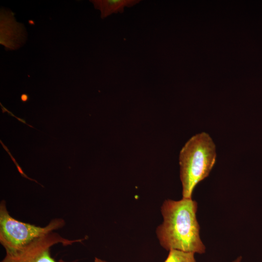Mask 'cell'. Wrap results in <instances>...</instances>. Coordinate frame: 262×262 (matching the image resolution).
<instances>
[{
	"label": "cell",
	"mask_w": 262,
	"mask_h": 262,
	"mask_svg": "<svg viewBox=\"0 0 262 262\" xmlns=\"http://www.w3.org/2000/svg\"><path fill=\"white\" fill-rule=\"evenodd\" d=\"M197 203L192 198L167 199L161 207L164 221L156 229L161 246L166 250L203 254L206 247L199 235Z\"/></svg>",
	"instance_id": "cell-1"
},
{
	"label": "cell",
	"mask_w": 262,
	"mask_h": 262,
	"mask_svg": "<svg viewBox=\"0 0 262 262\" xmlns=\"http://www.w3.org/2000/svg\"><path fill=\"white\" fill-rule=\"evenodd\" d=\"M216 157L215 145L205 132L195 135L185 143L179 156L182 198H192L195 187L209 176Z\"/></svg>",
	"instance_id": "cell-2"
},
{
	"label": "cell",
	"mask_w": 262,
	"mask_h": 262,
	"mask_svg": "<svg viewBox=\"0 0 262 262\" xmlns=\"http://www.w3.org/2000/svg\"><path fill=\"white\" fill-rule=\"evenodd\" d=\"M65 225V222L62 218H55L44 227L20 222L10 215L4 200L0 202V242L6 253H15Z\"/></svg>",
	"instance_id": "cell-3"
},
{
	"label": "cell",
	"mask_w": 262,
	"mask_h": 262,
	"mask_svg": "<svg viewBox=\"0 0 262 262\" xmlns=\"http://www.w3.org/2000/svg\"><path fill=\"white\" fill-rule=\"evenodd\" d=\"M84 239L69 240L57 233L51 232L37 239L14 253H6L0 262H57L50 254L51 247L57 244L72 245Z\"/></svg>",
	"instance_id": "cell-4"
},
{
	"label": "cell",
	"mask_w": 262,
	"mask_h": 262,
	"mask_svg": "<svg viewBox=\"0 0 262 262\" xmlns=\"http://www.w3.org/2000/svg\"><path fill=\"white\" fill-rule=\"evenodd\" d=\"M15 14L9 9L0 12V44L6 50L19 49L26 42L27 33L23 24L16 21Z\"/></svg>",
	"instance_id": "cell-5"
},
{
	"label": "cell",
	"mask_w": 262,
	"mask_h": 262,
	"mask_svg": "<svg viewBox=\"0 0 262 262\" xmlns=\"http://www.w3.org/2000/svg\"><path fill=\"white\" fill-rule=\"evenodd\" d=\"M140 0H91L94 8L100 12V17L104 19L113 14L122 13L125 7H132Z\"/></svg>",
	"instance_id": "cell-6"
},
{
	"label": "cell",
	"mask_w": 262,
	"mask_h": 262,
	"mask_svg": "<svg viewBox=\"0 0 262 262\" xmlns=\"http://www.w3.org/2000/svg\"><path fill=\"white\" fill-rule=\"evenodd\" d=\"M164 262H196L195 253L171 249Z\"/></svg>",
	"instance_id": "cell-7"
},
{
	"label": "cell",
	"mask_w": 262,
	"mask_h": 262,
	"mask_svg": "<svg viewBox=\"0 0 262 262\" xmlns=\"http://www.w3.org/2000/svg\"><path fill=\"white\" fill-rule=\"evenodd\" d=\"M0 144H1L2 147H3V148L6 150V151L7 152V153H8L9 155L10 156L11 158V160H12V161L14 162V163L15 164L16 167V168L18 171V172L20 173V174L24 178H25L27 179H29L31 180H32V181H35V182L39 184L36 180H34V179H31V178H30L29 177H28L26 174L24 172V171H23L22 168L20 167V166L17 163V162L16 161V160H15V159L14 158V157L12 155L11 152H10L9 149L8 148V147L3 143V142H2V141L0 140ZM40 185H41L40 184H39Z\"/></svg>",
	"instance_id": "cell-8"
},
{
	"label": "cell",
	"mask_w": 262,
	"mask_h": 262,
	"mask_svg": "<svg viewBox=\"0 0 262 262\" xmlns=\"http://www.w3.org/2000/svg\"><path fill=\"white\" fill-rule=\"evenodd\" d=\"M0 106H1V109H2V113H4V111H5V112H7L8 113V114L9 115H10L13 116H14V117H15L19 121L21 122L22 123H24V124H27V125H28L29 126H30V127H31V128H33V126H32L31 125H30L27 124L25 119H21V118L17 117H16V116H15L14 115H13L12 113H11V112H9L8 110H7L6 108H5L3 107V106L1 104V103H0Z\"/></svg>",
	"instance_id": "cell-9"
},
{
	"label": "cell",
	"mask_w": 262,
	"mask_h": 262,
	"mask_svg": "<svg viewBox=\"0 0 262 262\" xmlns=\"http://www.w3.org/2000/svg\"><path fill=\"white\" fill-rule=\"evenodd\" d=\"M21 100L23 102H25L29 100V97L27 94H23L20 97Z\"/></svg>",
	"instance_id": "cell-10"
},
{
	"label": "cell",
	"mask_w": 262,
	"mask_h": 262,
	"mask_svg": "<svg viewBox=\"0 0 262 262\" xmlns=\"http://www.w3.org/2000/svg\"><path fill=\"white\" fill-rule=\"evenodd\" d=\"M93 262H108L98 257H95Z\"/></svg>",
	"instance_id": "cell-11"
},
{
	"label": "cell",
	"mask_w": 262,
	"mask_h": 262,
	"mask_svg": "<svg viewBox=\"0 0 262 262\" xmlns=\"http://www.w3.org/2000/svg\"><path fill=\"white\" fill-rule=\"evenodd\" d=\"M242 259V256L238 257L236 259L233 261L232 262H241Z\"/></svg>",
	"instance_id": "cell-12"
}]
</instances>
